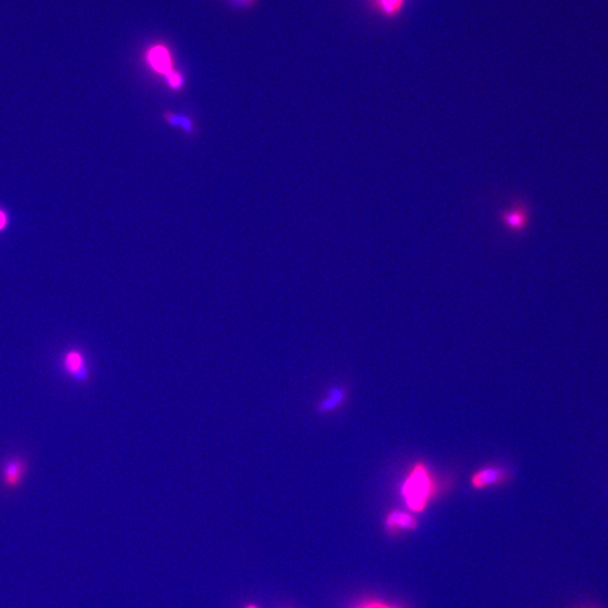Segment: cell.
<instances>
[{
    "mask_svg": "<svg viewBox=\"0 0 608 608\" xmlns=\"http://www.w3.org/2000/svg\"><path fill=\"white\" fill-rule=\"evenodd\" d=\"M165 119L168 123L169 126H177V128H183L186 133H192L194 130V124L192 119H189L186 115L183 114L167 113L165 115Z\"/></svg>",
    "mask_w": 608,
    "mask_h": 608,
    "instance_id": "obj_10",
    "label": "cell"
},
{
    "mask_svg": "<svg viewBox=\"0 0 608 608\" xmlns=\"http://www.w3.org/2000/svg\"><path fill=\"white\" fill-rule=\"evenodd\" d=\"M510 477H512V472L508 468L503 466H487L479 468L471 475L470 483L473 489L483 490L508 482Z\"/></svg>",
    "mask_w": 608,
    "mask_h": 608,
    "instance_id": "obj_4",
    "label": "cell"
},
{
    "mask_svg": "<svg viewBox=\"0 0 608 608\" xmlns=\"http://www.w3.org/2000/svg\"><path fill=\"white\" fill-rule=\"evenodd\" d=\"M61 370L64 376L73 381L84 385L91 378V369L87 357L84 352L79 348H71L66 350L61 356Z\"/></svg>",
    "mask_w": 608,
    "mask_h": 608,
    "instance_id": "obj_2",
    "label": "cell"
},
{
    "mask_svg": "<svg viewBox=\"0 0 608 608\" xmlns=\"http://www.w3.org/2000/svg\"><path fill=\"white\" fill-rule=\"evenodd\" d=\"M245 608H259L258 606L255 605V604H248V605L245 606Z\"/></svg>",
    "mask_w": 608,
    "mask_h": 608,
    "instance_id": "obj_14",
    "label": "cell"
},
{
    "mask_svg": "<svg viewBox=\"0 0 608 608\" xmlns=\"http://www.w3.org/2000/svg\"><path fill=\"white\" fill-rule=\"evenodd\" d=\"M501 220L505 227L512 232H523L528 224L530 213L524 203L516 204L510 210L503 213Z\"/></svg>",
    "mask_w": 608,
    "mask_h": 608,
    "instance_id": "obj_7",
    "label": "cell"
},
{
    "mask_svg": "<svg viewBox=\"0 0 608 608\" xmlns=\"http://www.w3.org/2000/svg\"><path fill=\"white\" fill-rule=\"evenodd\" d=\"M358 608H394L391 607V606L385 605V604H382V602H367V604H364V605L359 606Z\"/></svg>",
    "mask_w": 608,
    "mask_h": 608,
    "instance_id": "obj_11",
    "label": "cell"
},
{
    "mask_svg": "<svg viewBox=\"0 0 608 608\" xmlns=\"http://www.w3.org/2000/svg\"><path fill=\"white\" fill-rule=\"evenodd\" d=\"M146 62L154 73L165 78L176 71L172 51L163 43H154L147 49Z\"/></svg>",
    "mask_w": 608,
    "mask_h": 608,
    "instance_id": "obj_5",
    "label": "cell"
},
{
    "mask_svg": "<svg viewBox=\"0 0 608 608\" xmlns=\"http://www.w3.org/2000/svg\"><path fill=\"white\" fill-rule=\"evenodd\" d=\"M438 492L440 482L424 461L413 463L400 488L408 510L416 514L424 512Z\"/></svg>",
    "mask_w": 608,
    "mask_h": 608,
    "instance_id": "obj_1",
    "label": "cell"
},
{
    "mask_svg": "<svg viewBox=\"0 0 608 608\" xmlns=\"http://www.w3.org/2000/svg\"><path fill=\"white\" fill-rule=\"evenodd\" d=\"M27 468H29V462L25 457L20 455L8 457L0 468L1 486L8 490H16L20 488L27 477Z\"/></svg>",
    "mask_w": 608,
    "mask_h": 608,
    "instance_id": "obj_3",
    "label": "cell"
},
{
    "mask_svg": "<svg viewBox=\"0 0 608 608\" xmlns=\"http://www.w3.org/2000/svg\"><path fill=\"white\" fill-rule=\"evenodd\" d=\"M230 1L237 5V6L242 7L251 6V5L256 3V0H230Z\"/></svg>",
    "mask_w": 608,
    "mask_h": 608,
    "instance_id": "obj_12",
    "label": "cell"
},
{
    "mask_svg": "<svg viewBox=\"0 0 608 608\" xmlns=\"http://www.w3.org/2000/svg\"><path fill=\"white\" fill-rule=\"evenodd\" d=\"M348 399V391L343 385H332L326 391L320 401L316 406V413L319 415H328L335 413L343 407Z\"/></svg>",
    "mask_w": 608,
    "mask_h": 608,
    "instance_id": "obj_6",
    "label": "cell"
},
{
    "mask_svg": "<svg viewBox=\"0 0 608 608\" xmlns=\"http://www.w3.org/2000/svg\"><path fill=\"white\" fill-rule=\"evenodd\" d=\"M408 0H369L371 8L385 20H396L405 12Z\"/></svg>",
    "mask_w": 608,
    "mask_h": 608,
    "instance_id": "obj_8",
    "label": "cell"
},
{
    "mask_svg": "<svg viewBox=\"0 0 608 608\" xmlns=\"http://www.w3.org/2000/svg\"><path fill=\"white\" fill-rule=\"evenodd\" d=\"M385 526L390 533L415 530L417 527V519L409 512L398 510H392L387 514Z\"/></svg>",
    "mask_w": 608,
    "mask_h": 608,
    "instance_id": "obj_9",
    "label": "cell"
},
{
    "mask_svg": "<svg viewBox=\"0 0 608 608\" xmlns=\"http://www.w3.org/2000/svg\"><path fill=\"white\" fill-rule=\"evenodd\" d=\"M7 223V216L3 211H0V230H3Z\"/></svg>",
    "mask_w": 608,
    "mask_h": 608,
    "instance_id": "obj_13",
    "label": "cell"
}]
</instances>
